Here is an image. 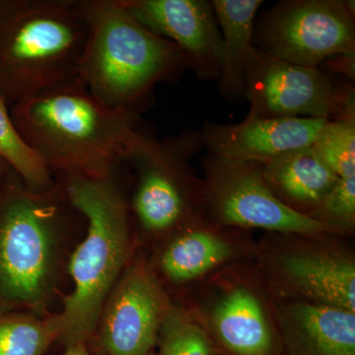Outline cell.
I'll use <instances>...</instances> for the list:
<instances>
[{
	"label": "cell",
	"instance_id": "26",
	"mask_svg": "<svg viewBox=\"0 0 355 355\" xmlns=\"http://www.w3.org/2000/svg\"><path fill=\"white\" fill-rule=\"evenodd\" d=\"M148 355H158L157 354H154V352H151L150 354H148Z\"/></svg>",
	"mask_w": 355,
	"mask_h": 355
},
{
	"label": "cell",
	"instance_id": "15",
	"mask_svg": "<svg viewBox=\"0 0 355 355\" xmlns=\"http://www.w3.org/2000/svg\"><path fill=\"white\" fill-rule=\"evenodd\" d=\"M207 329L227 355H282L279 334L261 299L246 286L222 294L209 312Z\"/></svg>",
	"mask_w": 355,
	"mask_h": 355
},
{
	"label": "cell",
	"instance_id": "5",
	"mask_svg": "<svg viewBox=\"0 0 355 355\" xmlns=\"http://www.w3.org/2000/svg\"><path fill=\"white\" fill-rule=\"evenodd\" d=\"M78 214L60 183L34 193L9 171L0 186V297L43 309L57 277V241Z\"/></svg>",
	"mask_w": 355,
	"mask_h": 355
},
{
	"label": "cell",
	"instance_id": "14",
	"mask_svg": "<svg viewBox=\"0 0 355 355\" xmlns=\"http://www.w3.org/2000/svg\"><path fill=\"white\" fill-rule=\"evenodd\" d=\"M284 355H355V312L297 300L277 309Z\"/></svg>",
	"mask_w": 355,
	"mask_h": 355
},
{
	"label": "cell",
	"instance_id": "6",
	"mask_svg": "<svg viewBox=\"0 0 355 355\" xmlns=\"http://www.w3.org/2000/svg\"><path fill=\"white\" fill-rule=\"evenodd\" d=\"M202 148L195 130L161 139L147 135L128 159L139 172L132 210L147 232H169L195 218L193 202L202 200V181L193 177L191 160Z\"/></svg>",
	"mask_w": 355,
	"mask_h": 355
},
{
	"label": "cell",
	"instance_id": "13",
	"mask_svg": "<svg viewBox=\"0 0 355 355\" xmlns=\"http://www.w3.org/2000/svg\"><path fill=\"white\" fill-rule=\"evenodd\" d=\"M273 273L280 286L301 300L355 312V265L327 250H298L277 257Z\"/></svg>",
	"mask_w": 355,
	"mask_h": 355
},
{
	"label": "cell",
	"instance_id": "4",
	"mask_svg": "<svg viewBox=\"0 0 355 355\" xmlns=\"http://www.w3.org/2000/svg\"><path fill=\"white\" fill-rule=\"evenodd\" d=\"M87 35L77 0H0V97L10 107L76 83Z\"/></svg>",
	"mask_w": 355,
	"mask_h": 355
},
{
	"label": "cell",
	"instance_id": "24",
	"mask_svg": "<svg viewBox=\"0 0 355 355\" xmlns=\"http://www.w3.org/2000/svg\"><path fill=\"white\" fill-rule=\"evenodd\" d=\"M60 355H92L89 352L86 343H76V345L67 347L64 354Z\"/></svg>",
	"mask_w": 355,
	"mask_h": 355
},
{
	"label": "cell",
	"instance_id": "25",
	"mask_svg": "<svg viewBox=\"0 0 355 355\" xmlns=\"http://www.w3.org/2000/svg\"><path fill=\"white\" fill-rule=\"evenodd\" d=\"M10 167L0 158V186H1L2 182L4 181L7 174L10 171Z\"/></svg>",
	"mask_w": 355,
	"mask_h": 355
},
{
	"label": "cell",
	"instance_id": "1",
	"mask_svg": "<svg viewBox=\"0 0 355 355\" xmlns=\"http://www.w3.org/2000/svg\"><path fill=\"white\" fill-rule=\"evenodd\" d=\"M9 109L23 139L53 176L111 177L147 135L139 114L107 108L78 80Z\"/></svg>",
	"mask_w": 355,
	"mask_h": 355
},
{
	"label": "cell",
	"instance_id": "22",
	"mask_svg": "<svg viewBox=\"0 0 355 355\" xmlns=\"http://www.w3.org/2000/svg\"><path fill=\"white\" fill-rule=\"evenodd\" d=\"M311 148L336 177H355V116L327 121Z\"/></svg>",
	"mask_w": 355,
	"mask_h": 355
},
{
	"label": "cell",
	"instance_id": "27",
	"mask_svg": "<svg viewBox=\"0 0 355 355\" xmlns=\"http://www.w3.org/2000/svg\"><path fill=\"white\" fill-rule=\"evenodd\" d=\"M216 355H227V354H219V352H218V354H217Z\"/></svg>",
	"mask_w": 355,
	"mask_h": 355
},
{
	"label": "cell",
	"instance_id": "16",
	"mask_svg": "<svg viewBox=\"0 0 355 355\" xmlns=\"http://www.w3.org/2000/svg\"><path fill=\"white\" fill-rule=\"evenodd\" d=\"M261 174L277 200L308 216L340 180L318 160L311 146L266 163Z\"/></svg>",
	"mask_w": 355,
	"mask_h": 355
},
{
	"label": "cell",
	"instance_id": "23",
	"mask_svg": "<svg viewBox=\"0 0 355 355\" xmlns=\"http://www.w3.org/2000/svg\"><path fill=\"white\" fill-rule=\"evenodd\" d=\"M333 230L352 229L355 221V177L343 178L309 216Z\"/></svg>",
	"mask_w": 355,
	"mask_h": 355
},
{
	"label": "cell",
	"instance_id": "18",
	"mask_svg": "<svg viewBox=\"0 0 355 355\" xmlns=\"http://www.w3.org/2000/svg\"><path fill=\"white\" fill-rule=\"evenodd\" d=\"M233 248L207 229H188L176 236L160 258L163 275L175 284L195 280L232 257Z\"/></svg>",
	"mask_w": 355,
	"mask_h": 355
},
{
	"label": "cell",
	"instance_id": "7",
	"mask_svg": "<svg viewBox=\"0 0 355 355\" xmlns=\"http://www.w3.org/2000/svg\"><path fill=\"white\" fill-rule=\"evenodd\" d=\"M354 2L286 0L254 25L253 44L292 64L320 67L336 55H355Z\"/></svg>",
	"mask_w": 355,
	"mask_h": 355
},
{
	"label": "cell",
	"instance_id": "10",
	"mask_svg": "<svg viewBox=\"0 0 355 355\" xmlns=\"http://www.w3.org/2000/svg\"><path fill=\"white\" fill-rule=\"evenodd\" d=\"M170 306L157 277L146 265L130 266L103 306L96 329L103 350L108 355L150 354Z\"/></svg>",
	"mask_w": 355,
	"mask_h": 355
},
{
	"label": "cell",
	"instance_id": "17",
	"mask_svg": "<svg viewBox=\"0 0 355 355\" xmlns=\"http://www.w3.org/2000/svg\"><path fill=\"white\" fill-rule=\"evenodd\" d=\"M222 38V67L219 87L226 99L245 98L246 69L253 48L257 13L261 0L211 1Z\"/></svg>",
	"mask_w": 355,
	"mask_h": 355
},
{
	"label": "cell",
	"instance_id": "21",
	"mask_svg": "<svg viewBox=\"0 0 355 355\" xmlns=\"http://www.w3.org/2000/svg\"><path fill=\"white\" fill-rule=\"evenodd\" d=\"M158 355H216V343L207 328L193 319L190 313L170 306L166 313L157 345Z\"/></svg>",
	"mask_w": 355,
	"mask_h": 355
},
{
	"label": "cell",
	"instance_id": "9",
	"mask_svg": "<svg viewBox=\"0 0 355 355\" xmlns=\"http://www.w3.org/2000/svg\"><path fill=\"white\" fill-rule=\"evenodd\" d=\"M202 165V203L214 223L304 236L334 232L277 200L263 180V165L207 153Z\"/></svg>",
	"mask_w": 355,
	"mask_h": 355
},
{
	"label": "cell",
	"instance_id": "20",
	"mask_svg": "<svg viewBox=\"0 0 355 355\" xmlns=\"http://www.w3.org/2000/svg\"><path fill=\"white\" fill-rule=\"evenodd\" d=\"M58 340L55 316L15 313L0 315V355H44Z\"/></svg>",
	"mask_w": 355,
	"mask_h": 355
},
{
	"label": "cell",
	"instance_id": "3",
	"mask_svg": "<svg viewBox=\"0 0 355 355\" xmlns=\"http://www.w3.org/2000/svg\"><path fill=\"white\" fill-rule=\"evenodd\" d=\"M60 184L87 223V233L69 261L73 291L55 315L65 347L94 335L103 306L127 265L130 252V207L114 174L94 180L62 176Z\"/></svg>",
	"mask_w": 355,
	"mask_h": 355
},
{
	"label": "cell",
	"instance_id": "11",
	"mask_svg": "<svg viewBox=\"0 0 355 355\" xmlns=\"http://www.w3.org/2000/svg\"><path fill=\"white\" fill-rule=\"evenodd\" d=\"M149 31L176 44L187 67L205 80H218L222 38L211 1L121 0Z\"/></svg>",
	"mask_w": 355,
	"mask_h": 355
},
{
	"label": "cell",
	"instance_id": "8",
	"mask_svg": "<svg viewBox=\"0 0 355 355\" xmlns=\"http://www.w3.org/2000/svg\"><path fill=\"white\" fill-rule=\"evenodd\" d=\"M245 98L249 116L263 119H335L355 116L354 88L320 67H301L253 46L248 58Z\"/></svg>",
	"mask_w": 355,
	"mask_h": 355
},
{
	"label": "cell",
	"instance_id": "19",
	"mask_svg": "<svg viewBox=\"0 0 355 355\" xmlns=\"http://www.w3.org/2000/svg\"><path fill=\"white\" fill-rule=\"evenodd\" d=\"M0 158L34 193L51 190L57 182L36 151L25 141L11 118L10 109L0 97Z\"/></svg>",
	"mask_w": 355,
	"mask_h": 355
},
{
	"label": "cell",
	"instance_id": "12",
	"mask_svg": "<svg viewBox=\"0 0 355 355\" xmlns=\"http://www.w3.org/2000/svg\"><path fill=\"white\" fill-rule=\"evenodd\" d=\"M330 120L263 119L249 116L238 123H209L200 132L207 154L226 160L265 165L273 159L310 146Z\"/></svg>",
	"mask_w": 355,
	"mask_h": 355
},
{
	"label": "cell",
	"instance_id": "2",
	"mask_svg": "<svg viewBox=\"0 0 355 355\" xmlns=\"http://www.w3.org/2000/svg\"><path fill=\"white\" fill-rule=\"evenodd\" d=\"M88 35L78 81L107 108L140 114L156 86L187 67L176 44L149 31L121 0H77Z\"/></svg>",
	"mask_w": 355,
	"mask_h": 355
}]
</instances>
